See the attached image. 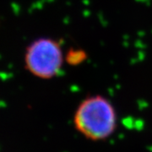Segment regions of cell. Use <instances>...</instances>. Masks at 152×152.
<instances>
[{
  "mask_svg": "<svg viewBox=\"0 0 152 152\" xmlns=\"http://www.w3.org/2000/svg\"><path fill=\"white\" fill-rule=\"evenodd\" d=\"M74 124L77 131L88 140H104L116 129V111L107 98L102 96H89L76 109Z\"/></svg>",
  "mask_w": 152,
  "mask_h": 152,
  "instance_id": "1",
  "label": "cell"
},
{
  "mask_svg": "<svg viewBox=\"0 0 152 152\" xmlns=\"http://www.w3.org/2000/svg\"><path fill=\"white\" fill-rule=\"evenodd\" d=\"M26 67L33 75L41 79H51L61 70L64 55L60 44L50 38H40L26 49Z\"/></svg>",
  "mask_w": 152,
  "mask_h": 152,
  "instance_id": "2",
  "label": "cell"
}]
</instances>
